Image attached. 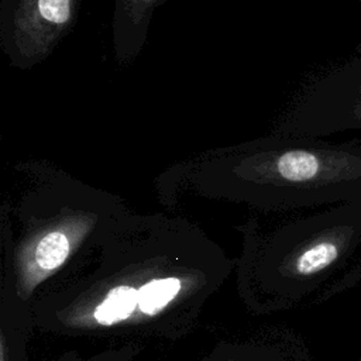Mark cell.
Wrapping results in <instances>:
<instances>
[{
  "label": "cell",
  "mask_w": 361,
  "mask_h": 361,
  "mask_svg": "<svg viewBox=\"0 0 361 361\" xmlns=\"http://www.w3.org/2000/svg\"><path fill=\"white\" fill-rule=\"evenodd\" d=\"M138 306V289L118 285L109 290L93 312L94 320L102 326H111L127 319Z\"/></svg>",
  "instance_id": "2"
},
{
  "label": "cell",
  "mask_w": 361,
  "mask_h": 361,
  "mask_svg": "<svg viewBox=\"0 0 361 361\" xmlns=\"http://www.w3.org/2000/svg\"><path fill=\"white\" fill-rule=\"evenodd\" d=\"M180 290L178 278L152 279L138 289V307L144 314L159 313Z\"/></svg>",
  "instance_id": "3"
},
{
  "label": "cell",
  "mask_w": 361,
  "mask_h": 361,
  "mask_svg": "<svg viewBox=\"0 0 361 361\" xmlns=\"http://www.w3.org/2000/svg\"><path fill=\"white\" fill-rule=\"evenodd\" d=\"M358 361H361V358H360V360H358Z\"/></svg>",
  "instance_id": "5"
},
{
  "label": "cell",
  "mask_w": 361,
  "mask_h": 361,
  "mask_svg": "<svg viewBox=\"0 0 361 361\" xmlns=\"http://www.w3.org/2000/svg\"><path fill=\"white\" fill-rule=\"evenodd\" d=\"M82 0H0V47L10 66L48 59L76 25Z\"/></svg>",
  "instance_id": "1"
},
{
  "label": "cell",
  "mask_w": 361,
  "mask_h": 361,
  "mask_svg": "<svg viewBox=\"0 0 361 361\" xmlns=\"http://www.w3.org/2000/svg\"><path fill=\"white\" fill-rule=\"evenodd\" d=\"M0 361H6L4 360V344H1V360Z\"/></svg>",
  "instance_id": "4"
}]
</instances>
